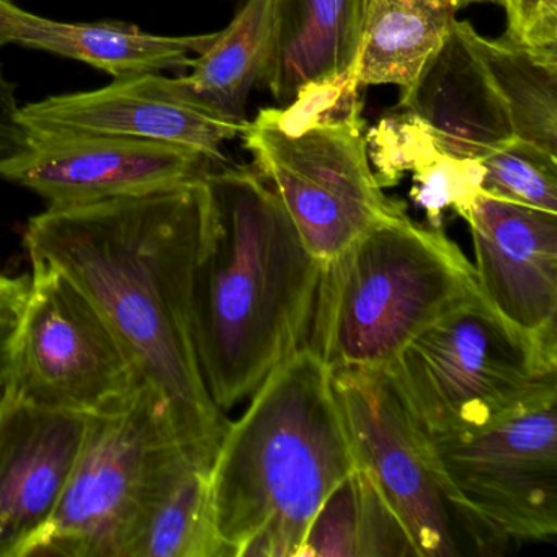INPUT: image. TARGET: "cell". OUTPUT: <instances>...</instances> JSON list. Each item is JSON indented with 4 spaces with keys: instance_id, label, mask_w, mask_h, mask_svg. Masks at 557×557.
Instances as JSON below:
<instances>
[{
    "instance_id": "2",
    "label": "cell",
    "mask_w": 557,
    "mask_h": 557,
    "mask_svg": "<svg viewBox=\"0 0 557 557\" xmlns=\"http://www.w3.org/2000/svg\"><path fill=\"white\" fill-rule=\"evenodd\" d=\"M194 273V332L213 403L227 410L305 347L322 262L253 165L213 168Z\"/></svg>"
},
{
    "instance_id": "20",
    "label": "cell",
    "mask_w": 557,
    "mask_h": 557,
    "mask_svg": "<svg viewBox=\"0 0 557 557\" xmlns=\"http://www.w3.org/2000/svg\"><path fill=\"white\" fill-rule=\"evenodd\" d=\"M128 557H230L214 523L210 469L182 449L159 472Z\"/></svg>"
},
{
    "instance_id": "26",
    "label": "cell",
    "mask_w": 557,
    "mask_h": 557,
    "mask_svg": "<svg viewBox=\"0 0 557 557\" xmlns=\"http://www.w3.org/2000/svg\"><path fill=\"white\" fill-rule=\"evenodd\" d=\"M17 97L15 86L5 77L0 63V159L24 148L28 135L18 120Z\"/></svg>"
},
{
    "instance_id": "22",
    "label": "cell",
    "mask_w": 557,
    "mask_h": 557,
    "mask_svg": "<svg viewBox=\"0 0 557 557\" xmlns=\"http://www.w3.org/2000/svg\"><path fill=\"white\" fill-rule=\"evenodd\" d=\"M417 556L406 528L367 469L345 475L312 518L296 557Z\"/></svg>"
},
{
    "instance_id": "12",
    "label": "cell",
    "mask_w": 557,
    "mask_h": 557,
    "mask_svg": "<svg viewBox=\"0 0 557 557\" xmlns=\"http://www.w3.org/2000/svg\"><path fill=\"white\" fill-rule=\"evenodd\" d=\"M211 162L197 149L116 136H28L0 159V178L64 208L149 194L203 177Z\"/></svg>"
},
{
    "instance_id": "10",
    "label": "cell",
    "mask_w": 557,
    "mask_h": 557,
    "mask_svg": "<svg viewBox=\"0 0 557 557\" xmlns=\"http://www.w3.org/2000/svg\"><path fill=\"white\" fill-rule=\"evenodd\" d=\"M332 373L358 466L376 482L417 556H458L456 521L436 479L430 435L387 371L338 368Z\"/></svg>"
},
{
    "instance_id": "24",
    "label": "cell",
    "mask_w": 557,
    "mask_h": 557,
    "mask_svg": "<svg viewBox=\"0 0 557 557\" xmlns=\"http://www.w3.org/2000/svg\"><path fill=\"white\" fill-rule=\"evenodd\" d=\"M479 162L482 194L557 213V156L517 139Z\"/></svg>"
},
{
    "instance_id": "4",
    "label": "cell",
    "mask_w": 557,
    "mask_h": 557,
    "mask_svg": "<svg viewBox=\"0 0 557 557\" xmlns=\"http://www.w3.org/2000/svg\"><path fill=\"white\" fill-rule=\"evenodd\" d=\"M479 292L443 227L381 221L322 263L305 347L332 370L386 367L417 334Z\"/></svg>"
},
{
    "instance_id": "11",
    "label": "cell",
    "mask_w": 557,
    "mask_h": 557,
    "mask_svg": "<svg viewBox=\"0 0 557 557\" xmlns=\"http://www.w3.org/2000/svg\"><path fill=\"white\" fill-rule=\"evenodd\" d=\"M18 120L28 136H116L197 149L224 164L223 145L240 138L246 123L208 107L185 76L139 74L109 86L27 103Z\"/></svg>"
},
{
    "instance_id": "23",
    "label": "cell",
    "mask_w": 557,
    "mask_h": 557,
    "mask_svg": "<svg viewBox=\"0 0 557 557\" xmlns=\"http://www.w3.org/2000/svg\"><path fill=\"white\" fill-rule=\"evenodd\" d=\"M474 40L507 103L518 141L557 156V51L491 40L478 32Z\"/></svg>"
},
{
    "instance_id": "17",
    "label": "cell",
    "mask_w": 557,
    "mask_h": 557,
    "mask_svg": "<svg viewBox=\"0 0 557 557\" xmlns=\"http://www.w3.org/2000/svg\"><path fill=\"white\" fill-rule=\"evenodd\" d=\"M368 158L381 187H394L410 172V198L426 214L430 226L443 227L453 210L468 220L481 194L482 165L440 148L432 129L409 110L389 113L367 132Z\"/></svg>"
},
{
    "instance_id": "14",
    "label": "cell",
    "mask_w": 557,
    "mask_h": 557,
    "mask_svg": "<svg viewBox=\"0 0 557 557\" xmlns=\"http://www.w3.org/2000/svg\"><path fill=\"white\" fill-rule=\"evenodd\" d=\"M89 417L5 393L0 400V557H25L53 517Z\"/></svg>"
},
{
    "instance_id": "3",
    "label": "cell",
    "mask_w": 557,
    "mask_h": 557,
    "mask_svg": "<svg viewBox=\"0 0 557 557\" xmlns=\"http://www.w3.org/2000/svg\"><path fill=\"white\" fill-rule=\"evenodd\" d=\"M355 468L332 368L299 348L227 422L211 465L214 523L227 556H298L319 507Z\"/></svg>"
},
{
    "instance_id": "8",
    "label": "cell",
    "mask_w": 557,
    "mask_h": 557,
    "mask_svg": "<svg viewBox=\"0 0 557 557\" xmlns=\"http://www.w3.org/2000/svg\"><path fill=\"white\" fill-rule=\"evenodd\" d=\"M175 449L145 387L90 416L60 504L25 557H128L159 472Z\"/></svg>"
},
{
    "instance_id": "9",
    "label": "cell",
    "mask_w": 557,
    "mask_h": 557,
    "mask_svg": "<svg viewBox=\"0 0 557 557\" xmlns=\"http://www.w3.org/2000/svg\"><path fill=\"white\" fill-rule=\"evenodd\" d=\"M30 262L27 299L8 342L9 393L83 416L125 403L141 386L106 319L63 273Z\"/></svg>"
},
{
    "instance_id": "29",
    "label": "cell",
    "mask_w": 557,
    "mask_h": 557,
    "mask_svg": "<svg viewBox=\"0 0 557 557\" xmlns=\"http://www.w3.org/2000/svg\"><path fill=\"white\" fill-rule=\"evenodd\" d=\"M14 2L12 0H0V48L4 47L8 38L9 21H11Z\"/></svg>"
},
{
    "instance_id": "27",
    "label": "cell",
    "mask_w": 557,
    "mask_h": 557,
    "mask_svg": "<svg viewBox=\"0 0 557 557\" xmlns=\"http://www.w3.org/2000/svg\"><path fill=\"white\" fill-rule=\"evenodd\" d=\"M30 276H12L0 273V332H12L25 299H27Z\"/></svg>"
},
{
    "instance_id": "31",
    "label": "cell",
    "mask_w": 557,
    "mask_h": 557,
    "mask_svg": "<svg viewBox=\"0 0 557 557\" xmlns=\"http://www.w3.org/2000/svg\"><path fill=\"white\" fill-rule=\"evenodd\" d=\"M4 334H9V332H4Z\"/></svg>"
},
{
    "instance_id": "19",
    "label": "cell",
    "mask_w": 557,
    "mask_h": 557,
    "mask_svg": "<svg viewBox=\"0 0 557 557\" xmlns=\"http://www.w3.org/2000/svg\"><path fill=\"white\" fill-rule=\"evenodd\" d=\"M453 14L445 0H370L357 61L361 89L412 87L446 40Z\"/></svg>"
},
{
    "instance_id": "7",
    "label": "cell",
    "mask_w": 557,
    "mask_h": 557,
    "mask_svg": "<svg viewBox=\"0 0 557 557\" xmlns=\"http://www.w3.org/2000/svg\"><path fill=\"white\" fill-rule=\"evenodd\" d=\"M456 524L484 553L557 534V394L488 425L430 436Z\"/></svg>"
},
{
    "instance_id": "6",
    "label": "cell",
    "mask_w": 557,
    "mask_h": 557,
    "mask_svg": "<svg viewBox=\"0 0 557 557\" xmlns=\"http://www.w3.org/2000/svg\"><path fill=\"white\" fill-rule=\"evenodd\" d=\"M384 370L430 436L481 429L557 394V347L505 321L482 295L423 329Z\"/></svg>"
},
{
    "instance_id": "13",
    "label": "cell",
    "mask_w": 557,
    "mask_h": 557,
    "mask_svg": "<svg viewBox=\"0 0 557 557\" xmlns=\"http://www.w3.org/2000/svg\"><path fill=\"white\" fill-rule=\"evenodd\" d=\"M466 223L482 298L515 327L557 347V213L481 191Z\"/></svg>"
},
{
    "instance_id": "1",
    "label": "cell",
    "mask_w": 557,
    "mask_h": 557,
    "mask_svg": "<svg viewBox=\"0 0 557 557\" xmlns=\"http://www.w3.org/2000/svg\"><path fill=\"white\" fill-rule=\"evenodd\" d=\"M205 175L149 194L48 207L28 221L24 244L30 260L63 273L96 306L178 448L210 469L230 420L208 393L195 345Z\"/></svg>"
},
{
    "instance_id": "15",
    "label": "cell",
    "mask_w": 557,
    "mask_h": 557,
    "mask_svg": "<svg viewBox=\"0 0 557 557\" xmlns=\"http://www.w3.org/2000/svg\"><path fill=\"white\" fill-rule=\"evenodd\" d=\"M469 22L453 18L446 40L417 83L400 96V109L419 116L443 151L481 161L517 141L507 103L492 79Z\"/></svg>"
},
{
    "instance_id": "28",
    "label": "cell",
    "mask_w": 557,
    "mask_h": 557,
    "mask_svg": "<svg viewBox=\"0 0 557 557\" xmlns=\"http://www.w3.org/2000/svg\"><path fill=\"white\" fill-rule=\"evenodd\" d=\"M9 335H11V332L9 334L0 332V400L4 399L9 387Z\"/></svg>"
},
{
    "instance_id": "18",
    "label": "cell",
    "mask_w": 557,
    "mask_h": 557,
    "mask_svg": "<svg viewBox=\"0 0 557 557\" xmlns=\"http://www.w3.org/2000/svg\"><path fill=\"white\" fill-rule=\"evenodd\" d=\"M214 34L161 37L125 24H63L21 9L15 18L14 44L89 64L119 77L182 73L190 70Z\"/></svg>"
},
{
    "instance_id": "25",
    "label": "cell",
    "mask_w": 557,
    "mask_h": 557,
    "mask_svg": "<svg viewBox=\"0 0 557 557\" xmlns=\"http://www.w3.org/2000/svg\"><path fill=\"white\" fill-rule=\"evenodd\" d=\"M507 14V38L531 50L557 51V0H497Z\"/></svg>"
},
{
    "instance_id": "30",
    "label": "cell",
    "mask_w": 557,
    "mask_h": 557,
    "mask_svg": "<svg viewBox=\"0 0 557 557\" xmlns=\"http://www.w3.org/2000/svg\"><path fill=\"white\" fill-rule=\"evenodd\" d=\"M445 2L453 11H459V9L466 8V5L482 4V2H497V0H445Z\"/></svg>"
},
{
    "instance_id": "16",
    "label": "cell",
    "mask_w": 557,
    "mask_h": 557,
    "mask_svg": "<svg viewBox=\"0 0 557 557\" xmlns=\"http://www.w3.org/2000/svg\"><path fill=\"white\" fill-rule=\"evenodd\" d=\"M368 0H276L275 47L263 86L280 106L357 74Z\"/></svg>"
},
{
    "instance_id": "21",
    "label": "cell",
    "mask_w": 557,
    "mask_h": 557,
    "mask_svg": "<svg viewBox=\"0 0 557 557\" xmlns=\"http://www.w3.org/2000/svg\"><path fill=\"white\" fill-rule=\"evenodd\" d=\"M276 0H244L231 24L195 58L188 86L221 115L246 123L253 87L265 83L275 47Z\"/></svg>"
},
{
    "instance_id": "5",
    "label": "cell",
    "mask_w": 557,
    "mask_h": 557,
    "mask_svg": "<svg viewBox=\"0 0 557 557\" xmlns=\"http://www.w3.org/2000/svg\"><path fill=\"white\" fill-rule=\"evenodd\" d=\"M357 74L308 87L286 106L265 109L244 128V148L322 263L361 234L406 213L383 194L368 158Z\"/></svg>"
}]
</instances>
